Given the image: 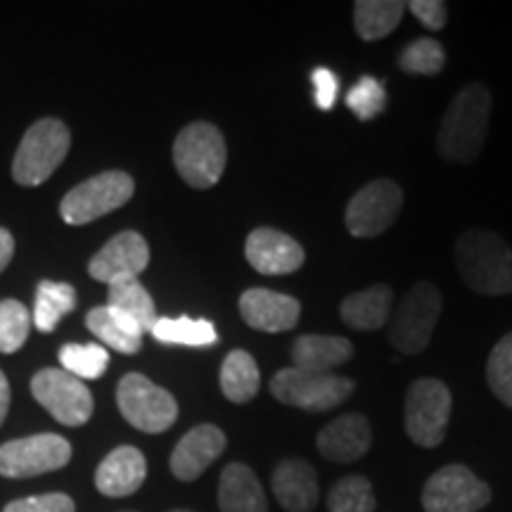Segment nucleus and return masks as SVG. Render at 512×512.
Returning a JSON list of instances; mask_svg holds the SVG:
<instances>
[{"label": "nucleus", "mask_w": 512, "mask_h": 512, "mask_svg": "<svg viewBox=\"0 0 512 512\" xmlns=\"http://www.w3.org/2000/svg\"><path fill=\"white\" fill-rule=\"evenodd\" d=\"M491 93L482 83H470L451 100L439 128V155L448 162L472 164L489 133Z\"/></svg>", "instance_id": "f257e3e1"}, {"label": "nucleus", "mask_w": 512, "mask_h": 512, "mask_svg": "<svg viewBox=\"0 0 512 512\" xmlns=\"http://www.w3.org/2000/svg\"><path fill=\"white\" fill-rule=\"evenodd\" d=\"M456 266L470 290L486 297L512 294V249L489 230H467L456 242Z\"/></svg>", "instance_id": "f03ea898"}, {"label": "nucleus", "mask_w": 512, "mask_h": 512, "mask_svg": "<svg viewBox=\"0 0 512 512\" xmlns=\"http://www.w3.org/2000/svg\"><path fill=\"white\" fill-rule=\"evenodd\" d=\"M226 162V140L214 124L197 121L178 133L174 143V164L190 188L207 190L219 183L226 171Z\"/></svg>", "instance_id": "7ed1b4c3"}, {"label": "nucleus", "mask_w": 512, "mask_h": 512, "mask_svg": "<svg viewBox=\"0 0 512 512\" xmlns=\"http://www.w3.org/2000/svg\"><path fill=\"white\" fill-rule=\"evenodd\" d=\"M72 136L60 119H41L24 133L12 162V178L19 185L36 188L55 174L67 157Z\"/></svg>", "instance_id": "20e7f679"}, {"label": "nucleus", "mask_w": 512, "mask_h": 512, "mask_svg": "<svg viewBox=\"0 0 512 512\" xmlns=\"http://www.w3.org/2000/svg\"><path fill=\"white\" fill-rule=\"evenodd\" d=\"M136 192L133 178L124 171H105L76 185L60 202V214L69 226H86L124 207Z\"/></svg>", "instance_id": "39448f33"}, {"label": "nucleus", "mask_w": 512, "mask_h": 512, "mask_svg": "<svg viewBox=\"0 0 512 512\" xmlns=\"http://www.w3.org/2000/svg\"><path fill=\"white\" fill-rule=\"evenodd\" d=\"M356 384L342 375H318L299 368L278 370L271 380V394L280 403L302 408V411L320 413L337 408L354 394Z\"/></svg>", "instance_id": "423d86ee"}, {"label": "nucleus", "mask_w": 512, "mask_h": 512, "mask_svg": "<svg viewBox=\"0 0 512 512\" xmlns=\"http://www.w3.org/2000/svg\"><path fill=\"white\" fill-rule=\"evenodd\" d=\"M117 403L128 425L147 434L166 432L178 418V403L174 396L138 373L121 377Z\"/></svg>", "instance_id": "0eeeda50"}, {"label": "nucleus", "mask_w": 512, "mask_h": 512, "mask_svg": "<svg viewBox=\"0 0 512 512\" xmlns=\"http://www.w3.org/2000/svg\"><path fill=\"white\" fill-rule=\"evenodd\" d=\"M441 316V294L432 283H418L408 290L396 309L389 339L401 354H420L427 349Z\"/></svg>", "instance_id": "6e6552de"}, {"label": "nucleus", "mask_w": 512, "mask_h": 512, "mask_svg": "<svg viewBox=\"0 0 512 512\" xmlns=\"http://www.w3.org/2000/svg\"><path fill=\"white\" fill-rule=\"evenodd\" d=\"M451 392L444 382L418 380L406 394V432L418 446L434 448L446 437L448 418H451Z\"/></svg>", "instance_id": "1a4fd4ad"}, {"label": "nucleus", "mask_w": 512, "mask_h": 512, "mask_svg": "<svg viewBox=\"0 0 512 512\" xmlns=\"http://www.w3.org/2000/svg\"><path fill=\"white\" fill-rule=\"evenodd\" d=\"M31 394L60 425L81 427L93 415L91 389L67 370L46 368L31 380Z\"/></svg>", "instance_id": "9d476101"}, {"label": "nucleus", "mask_w": 512, "mask_h": 512, "mask_svg": "<svg viewBox=\"0 0 512 512\" xmlns=\"http://www.w3.org/2000/svg\"><path fill=\"white\" fill-rule=\"evenodd\" d=\"M72 460V444L60 434H34L0 446V475L27 479L62 470Z\"/></svg>", "instance_id": "9b49d317"}, {"label": "nucleus", "mask_w": 512, "mask_h": 512, "mask_svg": "<svg viewBox=\"0 0 512 512\" xmlns=\"http://www.w3.org/2000/svg\"><path fill=\"white\" fill-rule=\"evenodd\" d=\"M491 489L465 465H446L427 479L422 505L427 512H477L489 505Z\"/></svg>", "instance_id": "f8f14e48"}, {"label": "nucleus", "mask_w": 512, "mask_h": 512, "mask_svg": "<svg viewBox=\"0 0 512 512\" xmlns=\"http://www.w3.org/2000/svg\"><path fill=\"white\" fill-rule=\"evenodd\" d=\"M403 207V192L389 178L368 183L351 197L344 223L354 238H375L387 230Z\"/></svg>", "instance_id": "ddd939ff"}, {"label": "nucleus", "mask_w": 512, "mask_h": 512, "mask_svg": "<svg viewBox=\"0 0 512 512\" xmlns=\"http://www.w3.org/2000/svg\"><path fill=\"white\" fill-rule=\"evenodd\" d=\"M147 264H150V247H147L143 235L124 230V233L114 235L93 256L91 264H88V273H91V278L110 287L114 283H121V280L138 278Z\"/></svg>", "instance_id": "4468645a"}, {"label": "nucleus", "mask_w": 512, "mask_h": 512, "mask_svg": "<svg viewBox=\"0 0 512 512\" xmlns=\"http://www.w3.org/2000/svg\"><path fill=\"white\" fill-rule=\"evenodd\" d=\"M247 264L261 275H287L304 264V247L275 228H256L245 245Z\"/></svg>", "instance_id": "2eb2a0df"}, {"label": "nucleus", "mask_w": 512, "mask_h": 512, "mask_svg": "<svg viewBox=\"0 0 512 512\" xmlns=\"http://www.w3.org/2000/svg\"><path fill=\"white\" fill-rule=\"evenodd\" d=\"M240 316L249 328L259 332H278L292 330L302 316V304L290 294H280L264 287H252L242 292L240 297Z\"/></svg>", "instance_id": "dca6fc26"}, {"label": "nucleus", "mask_w": 512, "mask_h": 512, "mask_svg": "<svg viewBox=\"0 0 512 512\" xmlns=\"http://www.w3.org/2000/svg\"><path fill=\"white\" fill-rule=\"evenodd\" d=\"M226 451V434L216 425H197L178 441L169 467L181 482H195Z\"/></svg>", "instance_id": "f3484780"}, {"label": "nucleus", "mask_w": 512, "mask_h": 512, "mask_svg": "<svg viewBox=\"0 0 512 512\" xmlns=\"http://www.w3.org/2000/svg\"><path fill=\"white\" fill-rule=\"evenodd\" d=\"M147 477L145 456L136 446H119L95 470V486L102 496L124 498L136 494Z\"/></svg>", "instance_id": "a211bd4d"}, {"label": "nucleus", "mask_w": 512, "mask_h": 512, "mask_svg": "<svg viewBox=\"0 0 512 512\" xmlns=\"http://www.w3.org/2000/svg\"><path fill=\"white\" fill-rule=\"evenodd\" d=\"M320 456L332 463H354L370 448V425L363 415L349 413L323 427L316 439Z\"/></svg>", "instance_id": "6ab92c4d"}, {"label": "nucleus", "mask_w": 512, "mask_h": 512, "mask_svg": "<svg viewBox=\"0 0 512 512\" xmlns=\"http://www.w3.org/2000/svg\"><path fill=\"white\" fill-rule=\"evenodd\" d=\"M273 494L287 512H311L318 503V477L306 460H283L273 472Z\"/></svg>", "instance_id": "aec40b11"}, {"label": "nucleus", "mask_w": 512, "mask_h": 512, "mask_svg": "<svg viewBox=\"0 0 512 512\" xmlns=\"http://www.w3.org/2000/svg\"><path fill=\"white\" fill-rule=\"evenodd\" d=\"M354 356V344L344 337L332 335H302L292 344V368L306 373L330 375Z\"/></svg>", "instance_id": "412c9836"}, {"label": "nucleus", "mask_w": 512, "mask_h": 512, "mask_svg": "<svg viewBox=\"0 0 512 512\" xmlns=\"http://www.w3.org/2000/svg\"><path fill=\"white\" fill-rule=\"evenodd\" d=\"M221 512H268L264 486L252 467L230 463L219 479Z\"/></svg>", "instance_id": "4be33fe9"}, {"label": "nucleus", "mask_w": 512, "mask_h": 512, "mask_svg": "<svg viewBox=\"0 0 512 512\" xmlns=\"http://www.w3.org/2000/svg\"><path fill=\"white\" fill-rule=\"evenodd\" d=\"M392 302V287L375 285L344 299L342 306H339V313H342V320L349 328L373 332L384 328V323L389 320V313H392Z\"/></svg>", "instance_id": "5701e85b"}, {"label": "nucleus", "mask_w": 512, "mask_h": 512, "mask_svg": "<svg viewBox=\"0 0 512 512\" xmlns=\"http://www.w3.org/2000/svg\"><path fill=\"white\" fill-rule=\"evenodd\" d=\"M86 325L105 347L119 351V354H138L143 347L145 332L131 318L110 309L107 304L88 311Z\"/></svg>", "instance_id": "b1692460"}, {"label": "nucleus", "mask_w": 512, "mask_h": 512, "mask_svg": "<svg viewBox=\"0 0 512 512\" xmlns=\"http://www.w3.org/2000/svg\"><path fill=\"white\" fill-rule=\"evenodd\" d=\"M219 382H221V392L228 401L233 403L252 401L254 396L259 394V387H261L259 366H256L252 354H247L245 349L230 351L221 366Z\"/></svg>", "instance_id": "393cba45"}, {"label": "nucleus", "mask_w": 512, "mask_h": 512, "mask_svg": "<svg viewBox=\"0 0 512 512\" xmlns=\"http://www.w3.org/2000/svg\"><path fill=\"white\" fill-rule=\"evenodd\" d=\"M406 5L399 0H358L354 5V27L363 41H380L399 27Z\"/></svg>", "instance_id": "a878e982"}, {"label": "nucleus", "mask_w": 512, "mask_h": 512, "mask_svg": "<svg viewBox=\"0 0 512 512\" xmlns=\"http://www.w3.org/2000/svg\"><path fill=\"white\" fill-rule=\"evenodd\" d=\"M107 306L114 311L124 313L126 318H131L143 332H150L152 325L157 323L155 302H152L150 292L145 290L138 278L121 280V283L110 285V292H107Z\"/></svg>", "instance_id": "bb28decb"}, {"label": "nucleus", "mask_w": 512, "mask_h": 512, "mask_svg": "<svg viewBox=\"0 0 512 512\" xmlns=\"http://www.w3.org/2000/svg\"><path fill=\"white\" fill-rule=\"evenodd\" d=\"M76 309V290L69 283H55V280H43L38 283L36 304L31 320L41 332H53L57 323Z\"/></svg>", "instance_id": "cd10ccee"}, {"label": "nucleus", "mask_w": 512, "mask_h": 512, "mask_svg": "<svg viewBox=\"0 0 512 512\" xmlns=\"http://www.w3.org/2000/svg\"><path fill=\"white\" fill-rule=\"evenodd\" d=\"M150 332L157 342L178 347H211L219 342L214 323L204 318H157Z\"/></svg>", "instance_id": "c85d7f7f"}, {"label": "nucleus", "mask_w": 512, "mask_h": 512, "mask_svg": "<svg viewBox=\"0 0 512 512\" xmlns=\"http://www.w3.org/2000/svg\"><path fill=\"white\" fill-rule=\"evenodd\" d=\"M60 363L69 375L79 380H98L110 366V351L102 344H64L60 349Z\"/></svg>", "instance_id": "c756f323"}, {"label": "nucleus", "mask_w": 512, "mask_h": 512, "mask_svg": "<svg viewBox=\"0 0 512 512\" xmlns=\"http://www.w3.org/2000/svg\"><path fill=\"white\" fill-rule=\"evenodd\" d=\"M31 313L17 299L0 302V354H15L27 342L31 330Z\"/></svg>", "instance_id": "7c9ffc66"}, {"label": "nucleus", "mask_w": 512, "mask_h": 512, "mask_svg": "<svg viewBox=\"0 0 512 512\" xmlns=\"http://www.w3.org/2000/svg\"><path fill=\"white\" fill-rule=\"evenodd\" d=\"M375 505L373 486L361 475L339 479L328 498L330 512H373Z\"/></svg>", "instance_id": "2f4dec72"}, {"label": "nucleus", "mask_w": 512, "mask_h": 512, "mask_svg": "<svg viewBox=\"0 0 512 512\" xmlns=\"http://www.w3.org/2000/svg\"><path fill=\"white\" fill-rule=\"evenodd\" d=\"M446 53L444 46L434 38H418L408 43L399 55V67L413 76H434L444 69Z\"/></svg>", "instance_id": "473e14b6"}, {"label": "nucleus", "mask_w": 512, "mask_h": 512, "mask_svg": "<svg viewBox=\"0 0 512 512\" xmlns=\"http://www.w3.org/2000/svg\"><path fill=\"white\" fill-rule=\"evenodd\" d=\"M486 380L491 392L501 399L505 406L512 408V332L505 335L491 351L486 363Z\"/></svg>", "instance_id": "72a5a7b5"}, {"label": "nucleus", "mask_w": 512, "mask_h": 512, "mask_svg": "<svg viewBox=\"0 0 512 512\" xmlns=\"http://www.w3.org/2000/svg\"><path fill=\"white\" fill-rule=\"evenodd\" d=\"M384 105H387V91H384V83L377 81L375 76H361L347 93V107L361 121L380 117Z\"/></svg>", "instance_id": "f704fd0d"}, {"label": "nucleus", "mask_w": 512, "mask_h": 512, "mask_svg": "<svg viewBox=\"0 0 512 512\" xmlns=\"http://www.w3.org/2000/svg\"><path fill=\"white\" fill-rule=\"evenodd\" d=\"M74 501L67 494H43L19 498L5 505L3 512H74Z\"/></svg>", "instance_id": "c9c22d12"}, {"label": "nucleus", "mask_w": 512, "mask_h": 512, "mask_svg": "<svg viewBox=\"0 0 512 512\" xmlns=\"http://www.w3.org/2000/svg\"><path fill=\"white\" fill-rule=\"evenodd\" d=\"M313 81V98H316L318 110L330 112L337 102V93H339V81L337 74L328 67H318L316 72L311 74Z\"/></svg>", "instance_id": "e433bc0d"}, {"label": "nucleus", "mask_w": 512, "mask_h": 512, "mask_svg": "<svg viewBox=\"0 0 512 512\" xmlns=\"http://www.w3.org/2000/svg\"><path fill=\"white\" fill-rule=\"evenodd\" d=\"M406 10H411L415 19H420L427 29L439 31L446 24V5L439 0H413L406 5Z\"/></svg>", "instance_id": "4c0bfd02"}, {"label": "nucleus", "mask_w": 512, "mask_h": 512, "mask_svg": "<svg viewBox=\"0 0 512 512\" xmlns=\"http://www.w3.org/2000/svg\"><path fill=\"white\" fill-rule=\"evenodd\" d=\"M12 254H15V238L10 235V230L0 228V273L8 268Z\"/></svg>", "instance_id": "58836bf2"}, {"label": "nucleus", "mask_w": 512, "mask_h": 512, "mask_svg": "<svg viewBox=\"0 0 512 512\" xmlns=\"http://www.w3.org/2000/svg\"><path fill=\"white\" fill-rule=\"evenodd\" d=\"M8 408H10V382L3 370H0V425H3L5 415H8Z\"/></svg>", "instance_id": "ea45409f"}, {"label": "nucleus", "mask_w": 512, "mask_h": 512, "mask_svg": "<svg viewBox=\"0 0 512 512\" xmlns=\"http://www.w3.org/2000/svg\"><path fill=\"white\" fill-rule=\"evenodd\" d=\"M171 512H192V510H171Z\"/></svg>", "instance_id": "a19ab883"}]
</instances>
